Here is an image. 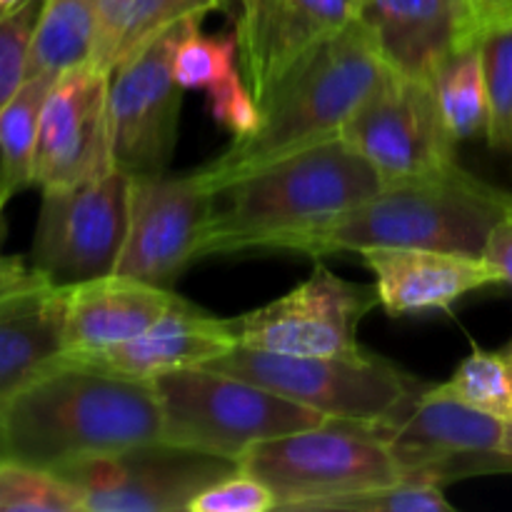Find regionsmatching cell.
Wrapping results in <instances>:
<instances>
[{
	"mask_svg": "<svg viewBox=\"0 0 512 512\" xmlns=\"http://www.w3.org/2000/svg\"><path fill=\"white\" fill-rule=\"evenodd\" d=\"M40 280L45 278L33 268V265L28 268L20 258H5L3 263H0V298L8 293H15V290L20 288H28V285L40 283Z\"/></svg>",
	"mask_w": 512,
	"mask_h": 512,
	"instance_id": "36",
	"label": "cell"
},
{
	"mask_svg": "<svg viewBox=\"0 0 512 512\" xmlns=\"http://www.w3.org/2000/svg\"><path fill=\"white\" fill-rule=\"evenodd\" d=\"M470 5H473L480 33H483V28H488V25L512 20V0H470Z\"/></svg>",
	"mask_w": 512,
	"mask_h": 512,
	"instance_id": "37",
	"label": "cell"
},
{
	"mask_svg": "<svg viewBox=\"0 0 512 512\" xmlns=\"http://www.w3.org/2000/svg\"><path fill=\"white\" fill-rule=\"evenodd\" d=\"M205 105L210 118L233 133V138H245L260 123V105L245 80V73L230 75L228 80L210 88L205 93Z\"/></svg>",
	"mask_w": 512,
	"mask_h": 512,
	"instance_id": "33",
	"label": "cell"
},
{
	"mask_svg": "<svg viewBox=\"0 0 512 512\" xmlns=\"http://www.w3.org/2000/svg\"><path fill=\"white\" fill-rule=\"evenodd\" d=\"M63 315L65 288L48 280L0 298V425L15 395L63 355Z\"/></svg>",
	"mask_w": 512,
	"mask_h": 512,
	"instance_id": "21",
	"label": "cell"
},
{
	"mask_svg": "<svg viewBox=\"0 0 512 512\" xmlns=\"http://www.w3.org/2000/svg\"><path fill=\"white\" fill-rule=\"evenodd\" d=\"M368 33L358 20L295 63L260 100V123L200 170L218 190L238 175L290 153L340 138L350 115L385 75Z\"/></svg>",
	"mask_w": 512,
	"mask_h": 512,
	"instance_id": "3",
	"label": "cell"
},
{
	"mask_svg": "<svg viewBox=\"0 0 512 512\" xmlns=\"http://www.w3.org/2000/svg\"><path fill=\"white\" fill-rule=\"evenodd\" d=\"M240 470L273 490L278 508L313 512L328 500L403 483L388 443L370 425L330 420L253 445Z\"/></svg>",
	"mask_w": 512,
	"mask_h": 512,
	"instance_id": "7",
	"label": "cell"
},
{
	"mask_svg": "<svg viewBox=\"0 0 512 512\" xmlns=\"http://www.w3.org/2000/svg\"><path fill=\"white\" fill-rule=\"evenodd\" d=\"M383 185L343 138L238 175L210 195L198 258L248 250L303 253L305 243Z\"/></svg>",
	"mask_w": 512,
	"mask_h": 512,
	"instance_id": "1",
	"label": "cell"
},
{
	"mask_svg": "<svg viewBox=\"0 0 512 512\" xmlns=\"http://www.w3.org/2000/svg\"><path fill=\"white\" fill-rule=\"evenodd\" d=\"M53 75H28L0 110V218L20 190L33 185L38 125Z\"/></svg>",
	"mask_w": 512,
	"mask_h": 512,
	"instance_id": "23",
	"label": "cell"
},
{
	"mask_svg": "<svg viewBox=\"0 0 512 512\" xmlns=\"http://www.w3.org/2000/svg\"><path fill=\"white\" fill-rule=\"evenodd\" d=\"M358 255L390 318L448 313L465 295L500 283L483 255L428 248H368Z\"/></svg>",
	"mask_w": 512,
	"mask_h": 512,
	"instance_id": "18",
	"label": "cell"
},
{
	"mask_svg": "<svg viewBox=\"0 0 512 512\" xmlns=\"http://www.w3.org/2000/svg\"><path fill=\"white\" fill-rule=\"evenodd\" d=\"M200 170L188 175H133L128 235L115 273L173 290L193 260L210 210Z\"/></svg>",
	"mask_w": 512,
	"mask_h": 512,
	"instance_id": "13",
	"label": "cell"
},
{
	"mask_svg": "<svg viewBox=\"0 0 512 512\" xmlns=\"http://www.w3.org/2000/svg\"><path fill=\"white\" fill-rule=\"evenodd\" d=\"M438 388L480 413L512 423V338L493 350L473 343V353Z\"/></svg>",
	"mask_w": 512,
	"mask_h": 512,
	"instance_id": "26",
	"label": "cell"
},
{
	"mask_svg": "<svg viewBox=\"0 0 512 512\" xmlns=\"http://www.w3.org/2000/svg\"><path fill=\"white\" fill-rule=\"evenodd\" d=\"M43 5L45 0H10L0 8V110L28 80Z\"/></svg>",
	"mask_w": 512,
	"mask_h": 512,
	"instance_id": "30",
	"label": "cell"
},
{
	"mask_svg": "<svg viewBox=\"0 0 512 512\" xmlns=\"http://www.w3.org/2000/svg\"><path fill=\"white\" fill-rule=\"evenodd\" d=\"M355 20L390 73L420 80L480 38L470 0H360Z\"/></svg>",
	"mask_w": 512,
	"mask_h": 512,
	"instance_id": "17",
	"label": "cell"
},
{
	"mask_svg": "<svg viewBox=\"0 0 512 512\" xmlns=\"http://www.w3.org/2000/svg\"><path fill=\"white\" fill-rule=\"evenodd\" d=\"M240 45L235 30L225 35L200 33V23H195L173 55L175 80L183 90H205L220 85L230 75L240 73Z\"/></svg>",
	"mask_w": 512,
	"mask_h": 512,
	"instance_id": "29",
	"label": "cell"
},
{
	"mask_svg": "<svg viewBox=\"0 0 512 512\" xmlns=\"http://www.w3.org/2000/svg\"><path fill=\"white\" fill-rule=\"evenodd\" d=\"M203 18L170 25L110 73L108 133L110 158L128 175L168 173L178 145L180 88L173 55L183 35Z\"/></svg>",
	"mask_w": 512,
	"mask_h": 512,
	"instance_id": "9",
	"label": "cell"
},
{
	"mask_svg": "<svg viewBox=\"0 0 512 512\" xmlns=\"http://www.w3.org/2000/svg\"><path fill=\"white\" fill-rule=\"evenodd\" d=\"M278 508L273 490L245 470L225 475L190 503V512H265Z\"/></svg>",
	"mask_w": 512,
	"mask_h": 512,
	"instance_id": "32",
	"label": "cell"
},
{
	"mask_svg": "<svg viewBox=\"0 0 512 512\" xmlns=\"http://www.w3.org/2000/svg\"><path fill=\"white\" fill-rule=\"evenodd\" d=\"M380 305L375 285L338 278L315 265L308 280L233 320L238 348L280 355H353L358 328Z\"/></svg>",
	"mask_w": 512,
	"mask_h": 512,
	"instance_id": "12",
	"label": "cell"
},
{
	"mask_svg": "<svg viewBox=\"0 0 512 512\" xmlns=\"http://www.w3.org/2000/svg\"><path fill=\"white\" fill-rule=\"evenodd\" d=\"M10 3V0H0V8H3V5H8Z\"/></svg>",
	"mask_w": 512,
	"mask_h": 512,
	"instance_id": "39",
	"label": "cell"
},
{
	"mask_svg": "<svg viewBox=\"0 0 512 512\" xmlns=\"http://www.w3.org/2000/svg\"><path fill=\"white\" fill-rule=\"evenodd\" d=\"M373 430L388 443L405 478L438 483L435 473L453 460L495 453L505 423L443 393L438 385H425L393 420Z\"/></svg>",
	"mask_w": 512,
	"mask_h": 512,
	"instance_id": "16",
	"label": "cell"
},
{
	"mask_svg": "<svg viewBox=\"0 0 512 512\" xmlns=\"http://www.w3.org/2000/svg\"><path fill=\"white\" fill-rule=\"evenodd\" d=\"M490 473H512V423H505L503 440L495 453L468 455L448 463L435 473V480L440 485H448L453 480L468 478V475H490Z\"/></svg>",
	"mask_w": 512,
	"mask_h": 512,
	"instance_id": "34",
	"label": "cell"
},
{
	"mask_svg": "<svg viewBox=\"0 0 512 512\" xmlns=\"http://www.w3.org/2000/svg\"><path fill=\"white\" fill-rule=\"evenodd\" d=\"M0 512H83V495L55 470L0 458Z\"/></svg>",
	"mask_w": 512,
	"mask_h": 512,
	"instance_id": "27",
	"label": "cell"
},
{
	"mask_svg": "<svg viewBox=\"0 0 512 512\" xmlns=\"http://www.w3.org/2000/svg\"><path fill=\"white\" fill-rule=\"evenodd\" d=\"M0 233H3V218H0ZM5 260V255H0V263Z\"/></svg>",
	"mask_w": 512,
	"mask_h": 512,
	"instance_id": "38",
	"label": "cell"
},
{
	"mask_svg": "<svg viewBox=\"0 0 512 512\" xmlns=\"http://www.w3.org/2000/svg\"><path fill=\"white\" fill-rule=\"evenodd\" d=\"M163 410V440L200 453L240 458L253 445L330 423L258 383L223 370L183 368L150 380Z\"/></svg>",
	"mask_w": 512,
	"mask_h": 512,
	"instance_id": "5",
	"label": "cell"
},
{
	"mask_svg": "<svg viewBox=\"0 0 512 512\" xmlns=\"http://www.w3.org/2000/svg\"><path fill=\"white\" fill-rule=\"evenodd\" d=\"M485 88H488V143L512 153V20L495 23L480 33Z\"/></svg>",
	"mask_w": 512,
	"mask_h": 512,
	"instance_id": "28",
	"label": "cell"
},
{
	"mask_svg": "<svg viewBox=\"0 0 512 512\" xmlns=\"http://www.w3.org/2000/svg\"><path fill=\"white\" fill-rule=\"evenodd\" d=\"M178 300V293L128 275L103 278L65 288L63 355L85 360L148 330Z\"/></svg>",
	"mask_w": 512,
	"mask_h": 512,
	"instance_id": "19",
	"label": "cell"
},
{
	"mask_svg": "<svg viewBox=\"0 0 512 512\" xmlns=\"http://www.w3.org/2000/svg\"><path fill=\"white\" fill-rule=\"evenodd\" d=\"M445 485L408 478L385 488L363 490L328 500L313 512H455L443 493Z\"/></svg>",
	"mask_w": 512,
	"mask_h": 512,
	"instance_id": "31",
	"label": "cell"
},
{
	"mask_svg": "<svg viewBox=\"0 0 512 512\" xmlns=\"http://www.w3.org/2000/svg\"><path fill=\"white\" fill-rule=\"evenodd\" d=\"M110 73L93 63L55 78L43 103L35 148L33 185L63 188L115 168L108 133Z\"/></svg>",
	"mask_w": 512,
	"mask_h": 512,
	"instance_id": "14",
	"label": "cell"
},
{
	"mask_svg": "<svg viewBox=\"0 0 512 512\" xmlns=\"http://www.w3.org/2000/svg\"><path fill=\"white\" fill-rule=\"evenodd\" d=\"M98 23V0H45L28 75L58 78L75 65L90 63Z\"/></svg>",
	"mask_w": 512,
	"mask_h": 512,
	"instance_id": "25",
	"label": "cell"
},
{
	"mask_svg": "<svg viewBox=\"0 0 512 512\" xmlns=\"http://www.w3.org/2000/svg\"><path fill=\"white\" fill-rule=\"evenodd\" d=\"M240 465L183 445H135L55 468L83 495V512H190L208 485Z\"/></svg>",
	"mask_w": 512,
	"mask_h": 512,
	"instance_id": "10",
	"label": "cell"
},
{
	"mask_svg": "<svg viewBox=\"0 0 512 512\" xmlns=\"http://www.w3.org/2000/svg\"><path fill=\"white\" fill-rule=\"evenodd\" d=\"M130 180L120 168L63 188L40 190L30 265L68 288L115 273L128 235Z\"/></svg>",
	"mask_w": 512,
	"mask_h": 512,
	"instance_id": "8",
	"label": "cell"
},
{
	"mask_svg": "<svg viewBox=\"0 0 512 512\" xmlns=\"http://www.w3.org/2000/svg\"><path fill=\"white\" fill-rule=\"evenodd\" d=\"M225 0H98L93 53L95 68L113 73L145 43L188 18H205Z\"/></svg>",
	"mask_w": 512,
	"mask_h": 512,
	"instance_id": "22",
	"label": "cell"
},
{
	"mask_svg": "<svg viewBox=\"0 0 512 512\" xmlns=\"http://www.w3.org/2000/svg\"><path fill=\"white\" fill-rule=\"evenodd\" d=\"M340 138L363 155L383 183L420 178L458 163V143L440 115L430 80L385 70Z\"/></svg>",
	"mask_w": 512,
	"mask_h": 512,
	"instance_id": "11",
	"label": "cell"
},
{
	"mask_svg": "<svg viewBox=\"0 0 512 512\" xmlns=\"http://www.w3.org/2000/svg\"><path fill=\"white\" fill-rule=\"evenodd\" d=\"M238 348L233 320L210 315L190 300L180 298L160 315L148 330L133 340L113 345L75 363L95 365L108 373L138 380H155L158 375L183 368H198ZM68 360V358H65Z\"/></svg>",
	"mask_w": 512,
	"mask_h": 512,
	"instance_id": "20",
	"label": "cell"
},
{
	"mask_svg": "<svg viewBox=\"0 0 512 512\" xmlns=\"http://www.w3.org/2000/svg\"><path fill=\"white\" fill-rule=\"evenodd\" d=\"M483 258L490 268L498 273L500 283L512 288V215L500 220L488 235V243L483 248Z\"/></svg>",
	"mask_w": 512,
	"mask_h": 512,
	"instance_id": "35",
	"label": "cell"
},
{
	"mask_svg": "<svg viewBox=\"0 0 512 512\" xmlns=\"http://www.w3.org/2000/svg\"><path fill=\"white\" fill-rule=\"evenodd\" d=\"M512 215V193L460 163L420 178L383 183L370 198L305 243L300 255L368 248H428L483 255L488 235Z\"/></svg>",
	"mask_w": 512,
	"mask_h": 512,
	"instance_id": "4",
	"label": "cell"
},
{
	"mask_svg": "<svg viewBox=\"0 0 512 512\" xmlns=\"http://www.w3.org/2000/svg\"><path fill=\"white\" fill-rule=\"evenodd\" d=\"M440 115L455 143L488 133V88H485L483 55L478 43L450 53L430 75Z\"/></svg>",
	"mask_w": 512,
	"mask_h": 512,
	"instance_id": "24",
	"label": "cell"
},
{
	"mask_svg": "<svg viewBox=\"0 0 512 512\" xmlns=\"http://www.w3.org/2000/svg\"><path fill=\"white\" fill-rule=\"evenodd\" d=\"M163 440L150 380L58 358L13 398L0 425L3 458L40 468Z\"/></svg>",
	"mask_w": 512,
	"mask_h": 512,
	"instance_id": "2",
	"label": "cell"
},
{
	"mask_svg": "<svg viewBox=\"0 0 512 512\" xmlns=\"http://www.w3.org/2000/svg\"><path fill=\"white\" fill-rule=\"evenodd\" d=\"M205 368L263 385L330 420L370 428L393 420L428 385L368 350L353 355H280L233 348Z\"/></svg>",
	"mask_w": 512,
	"mask_h": 512,
	"instance_id": "6",
	"label": "cell"
},
{
	"mask_svg": "<svg viewBox=\"0 0 512 512\" xmlns=\"http://www.w3.org/2000/svg\"><path fill=\"white\" fill-rule=\"evenodd\" d=\"M240 68L255 100L358 18L360 0H238Z\"/></svg>",
	"mask_w": 512,
	"mask_h": 512,
	"instance_id": "15",
	"label": "cell"
}]
</instances>
